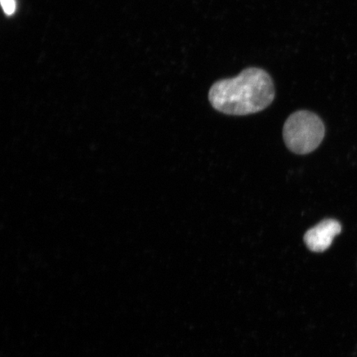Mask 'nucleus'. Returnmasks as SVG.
Listing matches in <instances>:
<instances>
[{"mask_svg":"<svg viewBox=\"0 0 357 357\" xmlns=\"http://www.w3.org/2000/svg\"><path fill=\"white\" fill-rule=\"evenodd\" d=\"M274 83L264 70L251 67L238 77L220 80L209 89L213 109L222 114L243 116L264 110L275 99Z\"/></svg>","mask_w":357,"mask_h":357,"instance_id":"f257e3e1","label":"nucleus"},{"mask_svg":"<svg viewBox=\"0 0 357 357\" xmlns=\"http://www.w3.org/2000/svg\"><path fill=\"white\" fill-rule=\"evenodd\" d=\"M4 13L6 15L10 16L15 13L16 10L15 0H0Z\"/></svg>","mask_w":357,"mask_h":357,"instance_id":"20e7f679","label":"nucleus"},{"mask_svg":"<svg viewBox=\"0 0 357 357\" xmlns=\"http://www.w3.org/2000/svg\"><path fill=\"white\" fill-rule=\"evenodd\" d=\"M341 231V223L328 218L307 230L303 241L310 251L324 252L331 247L335 236L340 234Z\"/></svg>","mask_w":357,"mask_h":357,"instance_id":"7ed1b4c3","label":"nucleus"},{"mask_svg":"<svg viewBox=\"0 0 357 357\" xmlns=\"http://www.w3.org/2000/svg\"><path fill=\"white\" fill-rule=\"evenodd\" d=\"M325 136L324 124L318 115L306 110L290 115L283 128L285 144L294 153H312L321 144Z\"/></svg>","mask_w":357,"mask_h":357,"instance_id":"f03ea898","label":"nucleus"}]
</instances>
